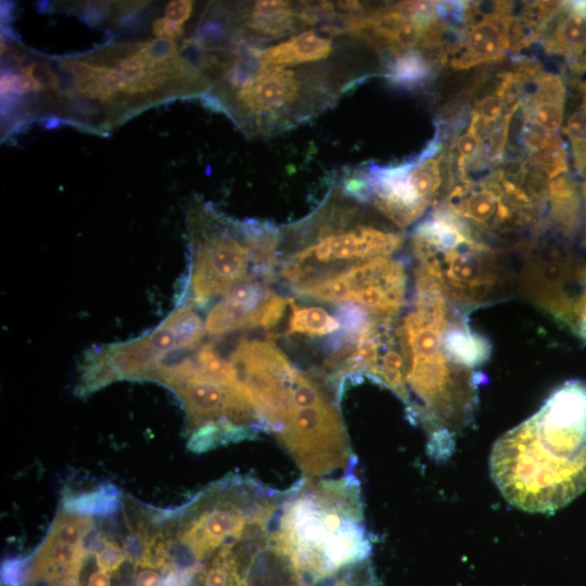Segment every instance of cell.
Wrapping results in <instances>:
<instances>
[{"mask_svg":"<svg viewBox=\"0 0 586 586\" xmlns=\"http://www.w3.org/2000/svg\"><path fill=\"white\" fill-rule=\"evenodd\" d=\"M14 71L17 120L56 115L95 132H109L142 110L179 97H203L209 84L200 64L180 53L177 40L110 43L89 53L33 59Z\"/></svg>","mask_w":586,"mask_h":586,"instance_id":"1","label":"cell"},{"mask_svg":"<svg viewBox=\"0 0 586 586\" xmlns=\"http://www.w3.org/2000/svg\"><path fill=\"white\" fill-rule=\"evenodd\" d=\"M226 44H201L200 65L209 82L202 97L249 137H268L298 126L333 106L371 73L364 46L320 62H268L234 36Z\"/></svg>","mask_w":586,"mask_h":586,"instance_id":"2","label":"cell"},{"mask_svg":"<svg viewBox=\"0 0 586 586\" xmlns=\"http://www.w3.org/2000/svg\"><path fill=\"white\" fill-rule=\"evenodd\" d=\"M489 467L504 497L528 512L559 509L586 489V386L570 381L501 435Z\"/></svg>","mask_w":586,"mask_h":586,"instance_id":"3","label":"cell"},{"mask_svg":"<svg viewBox=\"0 0 586 586\" xmlns=\"http://www.w3.org/2000/svg\"><path fill=\"white\" fill-rule=\"evenodd\" d=\"M458 307L437 284L418 281L411 308L398 323L403 402L429 433V450L436 458L450 454L454 435L472 419L481 382L475 370L457 364L444 347L445 328Z\"/></svg>","mask_w":586,"mask_h":586,"instance_id":"4","label":"cell"},{"mask_svg":"<svg viewBox=\"0 0 586 586\" xmlns=\"http://www.w3.org/2000/svg\"><path fill=\"white\" fill-rule=\"evenodd\" d=\"M271 536L294 569L314 583L370 559L360 485L353 471L336 479L303 477L285 491Z\"/></svg>","mask_w":586,"mask_h":586,"instance_id":"5","label":"cell"},{"mask_svg":"<svg viewBox=\"0 0 586 586\" xmlns=\"http://www.w3.org/2000/svg\"><path fill=\"white\" fill-rule=\"evenodd\" d=\"M188 230L191 260L178 304L203 307L241 283L268 284L273 279L281 230L272 224L238 221L208 205H195Z\"/></svg>","mask_w":586,"mask_h":586,"instance_id":"6","label":"cell"},{"mask_svg":"<svg viewBox=\"0 0 586 586\" xmlns=\"http://www.w3.org/2000/svg\"><path fill=\"white\" fill-rule=\"evenodd\" d=\"M362 204L335 186L316 213L286 231L295 246L278 265L294 292L403 245L402 232L366 221Z\"/></svg>","mask_w":586,"mask_h":586,"instance_id":"7","label":"cell"},{"mask_svg":"<svg viewBox=\"0 0 586 586\" xmlns=\"http://www.w3.org/2000/svg\"><path fill=\"white\" fill-rule=\"evenodd\" d=\"M411 245L417 268L463 309L499 300L511 290L514 269L507 252L442 206L417 225Z\"/></svg>","mask_w":586,"mask_h":586,"instance_id":"8","label":"cell"},{"mask_svg":"<svg viewBox=\"0 0 586 586\" xmlns=\"http://www.w3.org/2000/svg\"><path fill=\"white\" fill-rule=\"evenodd\" d=\"M276 436L304 477L322 479L353 467L352 448L335 399L317 377L298 369L292 383L289 416Z\"/></svg>","mask_w":586,"mask_h":586,"instance_id":"9","label":"cell"},{"mask_svg":"<svg viewBox=\"0 0 586 586\" xmlns=\"http://www.w3.org/2000/svg\"><path fill=\"white\" fill-rule=\"evenodd\" d=\"M431 142L412 161L397 165L370 164L354 169L339 187L356 200L370 204L396 226L404 228L422 217L440 194L444 156Z\"/></svg>","mask_w":586,"mask_h":586,"instance_id":"10","label":"cell"},{"mask_svg":"<svg viewBox=\"0 0 586 586\" xmlns=\"http://www.w3.org/2000/svg\"><path fill=\"white\" fill-rule=\"evenodd\" d=\"M205 335L204 322L189 305L178 304L153 330L132 341L103 346L100 365L109 381L150 380L177 353L196 347Z\"/></svg>","mask_w":586,"mask_h":586,"instance_id":"11","label":"cell"},{"mask_svg":"<svg viewBox=\"0 0 586 586\" xmlns=\"http://www.w3.org/2000/svg\"><path fill=\"white\" fill-rule=\"evenodd\" d=\"M406 293L405 266L391 256L366 259L297 292L321 302L355 304L375 318H395Z\"/></svg>","mask_w":586,"mask_h":586,"instance_id":"12","label":"cell"},{"mask_svg":"<svg viewBox=\"0 0 586 586\" xmlns=\"http://www.w3.org/2000/svg\"><path fill=\"white\" fill-rule=\"evenodd\" d=\"M512 3L492 2L488 11L480 3H467L460 39L450 65L464 69L502 60L512 48Z\"/></svg>","mask_w":586,"mask_h":586,"instance_id":"13","label":"cell"},{"mask_svg":"<svg viewBox=\"0 0 586 586\" xmlns=\"http://www.w3.org/2000/svg\"><path fill=\"white\" fill-rule=\"evenodd\" d=\"M542 46L547 54L561 58L572 75L586 74V1H561Z\"/></svg>","mask_w":586,"mask_h":586,"instance_id":"14","label":"cell"},{"mask_svg":"<svg viewBox=\"0 0 586 586\" xmlns=\"http://www.w3.org/2000/svg\"><path fill=\"white\" fill-rule=\"evenodd\" d=\"M521 78L532 87L521 91L523 118L547 131L559 133L564 118L566 84L555 73L542 72L535 64L525 62L518 68Z\"/></svg>","mask_w":586,"mask_h":586,"instance_id":"15","label":"cell"},{"mask_svg":"<svg viewBox=\"0 0 586 586\" xmlns=\"http://www.w3.org/2000/svg\"><path fill=\"white\" fill-rule=\"evenodd\" d=\"M271 293L267 284L259 281L237 285L207 313L205 333L221 336L241 329L258 328L264 306Z\"/></svg>","mask_w":586,"mask_h":586,"instance_id":"16","label":"cell"},{"mask_svg":"<svg viewBox=\"0 0 586 586\" xmlns=\"http://www.w3.org/2000/svg\"><path fill=\"white\" fill-rule=\"evenodd\" d=\"M561 130L570 143L574 169L586 177V79L576 75H572L566 84Z\"/></svg>","mask_w":586,"mask_h":586,"instance_id":"17","label":"cell"},{"mask_svg":"<svg viewBox=\"0 0 586 586\" xmlns=\"http://www.w3.org/2000/svg\"><path fill=\"white\" fill-rule=\"evenodd\" d=\"M434 73L432 56L418 50L386 59L384 75L397 86L413 89L431 79Z\"/></svg>","mask_w":586,"mask_h":586,"instance_id":"18","label":"cell"},{"mask_svg":"<svg viewBox=\"0 0 586 586\" xmlns=\"http://www.w3.org/2000/svg\"><path fill=\"white\" fill-rule=\"evenodd\" d=\"M292 309L286 334L327 335L337 332L341 328L336 317L331 316L321 307H297L290 298Z\"/></svg>","mask_w":586,"mask_h":586,"instance_id":"19","label":"cell"},{"mask_svg":"<svg viewBox=\"0 0 586 586\" xmlns=\"http://www.w3.org/2000/svg\"><path fill=\"white\" fill-rule=\"evenodd\" d=\"M527 152L535 169L548 180L569 173L566 146L560 133L552 135Z\"/></svg>","mask_w":586,"mask_h":586,"instance_id":"20","label":"cell"},{"mask_svg":"<svg viewBox=\"0 0 586 586\" xmlns=\"http://www.w3.org/2000/svg\"><path fill=\"white\" fill-rule=\"evenodd\" d=\"M120 501L116 488L104 486L90 493L66 495L63 508L80 514H105L115 511Z\"/></svg>","mask_w":586,"mask_h":586,"instance_id":"21","label":"cell"},{"mask_svg":"<svg viewBox=\"0 0 586 586\" xmlns=\"http://www.w3.org/2000/svg\"><path fill=\"white\" fill-rule=\"evenodd\" d=\"M328 586H377L370 559L342 570Z\"/></svg>","mask_w":586,"mask_h":586,"instance_id":"22","label":"cell"},{"mask_svg":"<svg viewBox=\"0 0 586 586\" xmlns=\"http://www.w3.org/2000/svg\"><path fill=\"white\" fill-rule=\"evenodd\" d=\"M152 31L157 38L177 40L183 35L184 29L182 24L161 17L153 22Z\"/></svg>","mask_w":586,"mask_h":586,"instance_id":"23","label":"cell"},{"mask_svg":"<svg viewBox=\"0 0 586 586\" xmlns=\"http://www.w3.org/2000/svg\"><path fill=\"white\" fill-rule=\"evenodd\" d=\"M193 3L187 0L170 1L165 9V17L183 25L193 12Z\"/></svg>","mask_w":586,"mask_h":586,"instance_id":"24","label":"cell"},{"mask_svg":"<svg viewBox=\"0 0 586 586\" xmlns=\"http://www.w3.org/2000/svg\"><path fill=\"white\" fill-rule=\"evenodd\" d=\"M161 584L160 574L152 569L141 571L136 578V586H161Z\"/></svg>","mask_w":586,"mask_h":586,"instance_id":"25","label":"cell"},{"mask_svg":"<svg viewBox=\"0 0 586 586\" xmlns=\"http://www.w3.org/2000/svg\"><path fill=\"white\" fill-rule=\"evenodd\" d=\"M87 586H111V577L107 571L97 570L88 577Z\"/></svg>","mask_w":586,"mask_h":586,"instance_id":"26","label":"cell"}]
</instances>
